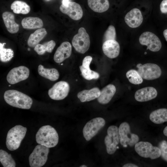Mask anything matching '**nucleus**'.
Instances as JSON below:
<instances>
[{
	"instance_id": "f257e3e1",
	"label": "nucleus",
	"mask_w": 167,
	"mask_h": 167,
	"mask_svg": "<svg viewBox=\"0 0 167 167\" xmlns=\"http://www.w3.org/2000/svg\"><path fill=\"white\" fill-rule=\"evenodd\" d=\"M6 102L13 107L24 109H29L32 104V100L29 96L15 90L6 91L4 94Z\"/></svg>"
},
{
	"instance_id": "f03ea898",
	"label": "nucleus",
	"mask_w": 167,
	"mask_h": 167,
	"mask_svg": "<svg viewBox=\"0 0 167 167\" xmlns=\"http://www.w3.org/2000/svg\"><path fill=\"white\" fill-rule=\"evenodd\" d=\"M36 142L48 148L54 147L58 143L59 137L55 129L50 125L41 127L36 135Z\"/></svg>"
},
{
	"instance_id": "7ed1b4c3",
	"label": "nucleus",
	"mask_w": 167,
	"mask_h": 167,
	"mask_svg": "<svg viewBox=\"0 0 167 167\" xmlns=\"http://www.w3.org/2000/svg\"><path fill=\"white\" fill-rule=\"evenodd\" d=\"M27 131L26 127L17 125L8 131L6 139V145L8 149L12 151L19 147Z\"/></svg>"
},
{
	"instance_id": "20e7f679",
	"label": "nucleus",
	"mask_w": 167,
	"mask_h": 167,
	"mask_svg": "<svg viewBox=\"0 0 167 167\" xmlns=\"http://www.w3.org/2000/svg\"><path fill=\"white\" fill-rule=\"evenodd\" d=\"M49 152V148L39 144L36 145L29 157L31 167H41L46 163Z\"/></svg>"
},
{
	"instance_id": "39448f33",
	"label": "nucleus",
	"mask_w": 167,
	"mask_h": 167,
	"mask_svg": "<svg viewBox=\"0 0 167 167\" xmlns=\"http://www.w3.org/2000/svg\"><path fill=\"white\" fill-rule=\"evenodd\" d=\"M119 142L124 147L128 145L132 147L138 142L139 137L138 135L131 132L130 127L127 122L121 123L118 128Z\"/></svg>"
},
{
	"instance_id": "423d86ee",
	"label": "nucleus",
	"mask_w": 167,
	"mask_h": 167,
	"mask_svg": "<svg viewBox=\"0 0 167 167\" xmlns=\"http://www.w3.org/2000/svg\"><path fill=\"white\" fill-rule=\"evenodd\" d=\"M135 149L139 155L144 158L155 159L161 156L159 148L153 146L148 142H138L135 145Z\"/></svg>"
},
{
	"instance_id": "0eeeda50",
	"label": "nucleus",
	"mask_w": 167,
	"mask_h": 167,
	"mask_svg": "<svg viewBox=\"0 0 167 167\" xmlns=\"http://www.w3.org/2000/svg\"><path fill=\"white\" fill-rule=\"evenodd\" d=\"M72 43L76 51L79 53L83 54L88 50L90 44V37L84 28L79 29L78 33L72 39Z\"/></svg>"
},
{
	"instance_id": "6e6552de",
	"label": "nucleus",
	"mask_w": 167,
	"mask_h": 167,
	"mask_svg": "<svg viewBox=\"0 0 167 167\" xmlns=\"http://www.w3.org/2000/svg\"><path fill=\"white\" fill-rule=\"evenodd\" d=\"M137 71L143 79L152 80L159 78L161 74L160 67L157 64L147 63L143 65L138 64L136 66Z\"/></svg>"
},
{
	"instance_id": "1a4fd4ad",
	"label": "nucleus",
	"mask_w": 167,
	"mask_h": 167,
	"mask_svg": "<svg viewBox=\"0 0 167 167\" xmlns=\"http://www.w3.org/2000/svg\"><path fill=\"white\" fill-rule=\"evenodd\" d=\"M105 123V119L101 117H96L88 122L83 130L85 139L88 141L90 140L104 126Z\"/></svg>"
},
{
	"instance_id": "9d476101",
	"label": "nucleus",
	"mask_w": 167,
	"mask_h": 167,
	"mask_svg": "<svg viewBox=\"0 0 167 167\" xmlns=\"http://www.w3.org/2000/svg\"><path fill=\"white\" fill-rule=\"evenodd\" d=\"M107 134L104 142L107 153L111 155L116 151L117 145L119 142L118 128L116 126H111L107 129Z\"/></svg>"
},
{
	"instance_id": "9b49d317",
	"label": "nucleus",
	"mask_w": 167,
	"mask_h": 167,
	"mask_svg": "<svg viewBox=\"0 0 167 167\" xmlns=\"http://www.w3.org/2000/svg\"><path fill=\"white\" fill-rule=\"evenodd\" d=\"M139 41L140 44L147 46V49L152 52H157L160 50L162 44L159 38L154 33L145 32L140 36Z\"/></svg>"
},
{
	"instance_id": "f8f14e48",
	"label": "nucleus",
	"mask_w": 167,
	"mask_h": 167,
	"mask_svg": "<svg viewBox=\"0 0 167 167\" xmlns=\"http://www.w3.org/2000/svg\"><path fill=\"white\" fill-rule=\"evenodd\" d=\"M70 91L69 84L65 81H60L54 84L48 90V94L52 99L60 100L68 95Z\"/></svg>"
},
{
	"instance_id": "ddd939ff",
	"label": "nucleus",
	"mask_w": 167,
	"mask_h": 167,
	"mask_svg": "<svg viewBox=\"0 0 167 167\" xmlns=\"http://www.w3.org/2000/svg\"><path fill=\"white\" fill-rule=\"evenodd\" d=\"M30 71L24 66H20L12 68L8 72L6 80L9 84H13L27 79L29 77Z\"/></svg>"
},
{
	"instance_id": "4468645a",
	"label": "nucleus",
	"mask_w": 167,
	"mask_h": 167,
	"mask_svg": "<svg viewBox=\"0 0 167 167\" xmlns=\"http://www.w3.org/2000/svg\"><path fill=\"white\" fill-rule=\"evenodd\" d=\"M59 9L62 13L75 20L80 19L83 15V11L81 6L75 2L69 1L66 5L62 4Z\"/></svg>"
},
{
	"instance_id": "2eb2a0df",
	"label": "nucleus",
	"mask_w": 167,
	"mask_h": 167,
	"mask_svg": "<svg viewBox=\"0 0 167 167\" xmlns=\"http://www.w3.org/2000/svg\"><path fill=\"white\" fill-rule=\"evenodd\" d=\"M143 17L140 10L135 8L128 12L125 17L126 24L131 28H135L139 27L143 21Z\"/></svg>"
},
{
	"instance_id": "dca6fc26",
	"label": "nucleus",
	"mask_w": 167,
	"mask_h": 167,
	"mask_svg": "<svg viewBox=\"0 0 167 167\" xmlns=\"http://www.w3.org/2000/svg\"><path fill=\"white\" fill-rule=\"evenodd\" d=\"M72 46L70 42H62L57 49L54 56V61L58 63L69 58L71 53Z\"/></svg>"
},
{
	"instance_id": "f3484780",
	"label": "nucleus",
	"mask_w": 167,
	"mask_h": 167,
	"mask_svg": "<svg viewBox=\"0 0 167 167\" xmlns=\"http://www.w3.org/2000/svg\"><path fill=\"white\" fill-rule=\"evenodd\" d=\"M157 95V91L154 88L148 87L137 90L135 93V98L139 102H145L154 99Z\"/></svg>"
},
{
	"instance_id": "a211bd4d",
	"label": "nucleus",
	"mask_w": 167,
	"mask_h": 167,
	"mask_svg": "<svg viewBox=\"0 0 167 167\" xmlns=\"http://www.w3.org/2000/svg\"><path fill=\"white\" fill-rule=\"evenodd\" d=\"M102 48L104 54L110 58L117 57L120 53V45L116 40H110L105 41Z\"/></svg>"
},
{
	"instance_id": "6ab92c4d",
	"label": "nucleus",
	"mask_w": 167,
	"mask_h": 167,
	"mask_svg": "<svg viewBox=\"0 0 167 167\" xmlns=\"http://www.w3.org/2000/svg\"><path fill=\"white\" fill-rule=\"evenodd\" d=\"M2 16L8 31L11 34L17 33L19 30V25L15 22L13 14L9 11H6L2 13Z\"/></svg>"
},
{
	"instance_id": "aec40b11",
	"label": "nucleus",
	"mask_w": 167,
	"mask_h": 167,
	"mask_svg": "<svg viewBox=\"0 0 167 167\" xmlns=\"http://www.w3.org/2000/svg\"><path fill=\"white\" fill-rule=\"evenodd\" d=\"M116 92L115 87L113 84H109L104 87L101 91L100 96L97 98L98 102L102 104L109 103Z\"/></svg>"
},
{
	"instance_id": "412c9836",
	"label": "nucleus",
	"mask_w": 167,
	"mask_h": 167,
	"mask_svg": "<svg viewBox=\"0 0 167 167\" xmlns=\"http://www.w3.org/2000/svg\"><path fill=\"white\" fill-rule=\"evenodd\" d=\"M101 91L97 87L93 88L90 90H84L79 92L78 98L81 102L89 101L97 98L100 96Z\"/></svg>"
},
{
	"instance_id": "4be33fe9",
	"label": "nucleus",
	"mask_w": 167,
	"mask_h": 167,
	"mask_svg": "<svg viewBox=\"0 0 167 167\" xmlns=\"http://www.w3.org/2000/svg\"><path fill=\"white\" fill-rule=\"evenodd\" d=\"M47 34V31L45 28L38 29L29 36L27 41L28 45L31 47H34Z\"/></svg>"
},
{
	"instance_id": "5701e85b",
	"label": "nucleus",
	"mask_w": 167,
	"mask_h": 167,
	"mask_svg": "<svg viewBox=\"0 0 167 167\" xmlns=\"http://www.w3.org/2000/svg\"><path fill=\"white\" fill-rule=\"evenodd\" d=\"M21 24L24 29H32L42 28L43 23L39 18L29 16L24 18L21 21Z\"/></svg>"
},
{
	"instance_id": "b1692460",
	"label": "nucleus",
	"mask_w": 167,
	"mask_h": 167,
	"mask_svg": "<svg viewBox=\"0 0 167 167\" xmlns=\"http://www.w3.org/2000/svg\"><path fill=\"white\" fill-rule=\"evenodd\" d=\"M38 72L40 76L51 81L57 80L59 76V72L56 69L45 68L41 64L38 66Z\"/></svg>"
},
{
	"instance_id": "393cba45",
	"label": "nucleus",
	"mask_w": 167,
	"mask_h": 167,
	"mask_svg": "<svg viewBox=\"0 0 167 167\" xmlns=\"http://www.w3.org/2000/svg\"><path fill=\"white\" fill-rule=\"evenodd\" d=\"M88 4L92 11L98 13L106 11L109 6L108 0H88Z\"/></svg>"
},
{
	"instance_id": "a878e982",
	"label": "nucleus",
	"mask_w": 167,
	"mask_h": 167,
	"mask_svg": "<svg viewBox=\"0 0 167 167\" xmlns=\"http://www.w3.org/2000/svg\"><path fill=\"white\" fill-rule=\"evenodd\" d=\"M149 119L152 122L156 124L167 122V109H159L153 111L150 114Z\"/></svg>"
},
{
	"instance_id": "bb28decb",
	"label": "nucleus",
	"mask_w": 167,
	"mask_h": 167,
	"mask_svg": "<svg viewBox=\"0 0 167 167\" xmlns=\"http://www.w3.org/2000/svg\"><path fill=\"white\" fill-rule=\"evenodd\" d=\"M11 9L17 14H27L30 11V7L25 2L20 0H16L11 5Z\"/></svg>"
},
{
	"instance_id": "cd10ccee",
	"label": "nucleus",
	"mask_w": 167,
	"mask_h": 167,
	"mask_svg": "<svg viewBox=\"0 0 167 167\" xmlns=\"http://www.w3.org/2000/svg\"><path fill=\"white\" fill-rule=\"evenodd\" d=\"M0 161L4 167H15L16 166L11 154L2 149L0 150Z\"/></svg>"
},
{
	"instance_id": "c85d7f7f",
	"label": "nucleus",
	"mask_w": 167,
	"mask_h": 167,
	"mask_svg": "<svg viewBox=\"0 0 167 167\" xmlns=\"http://www.w3.org/2000/svg\"><path fill=\"white\" fill-rule=\"evenodd\" d=\"M5 43H0V60L2 62H7L10 61L13 57L14 52L10 48L4 47Z\"/></svg>"
},
{
	"instance_id": "c756f323",
	"label": "nucleus",
	"mask_w": 167,
	"mask_h": 167,
	"mask_svg": "<svg viewBox=\"0 0 167 167\" xmlns=\"http://www.w3.org/2000/svg\"><path fill=\"white\" fill-rule=\"evenodd\" d=\"M81 75L85 79L91 80L92 79H96L99 77V75L97 72L91 70L90 66H79Z\"/></svg>"
},
{
	"instance_id": "7c9ffc66",
	"label": "nucleus",
	"mask_w": 167,
	"mask_h": 167,
	"mask_svg": "<svg viewBox=\"0 0 167 167\" xmlns=\"http://www.w3.org/2000/svg\"><path fill=\"white\" fill-rule=\"evenodd\" d=\"M126 76L129 81L134 84H139L143 82V79L137 71L131 69L126 73Z\"/></svg>"
},
{
	"instance_id": "2f4dec72",
	"label": "nucleus",
	"mask_w": 167,
	"mask_h": 167,
	"mask_svg": "<svg viewBox=\"0 0 167 167\" xmlns=\"http://www.w3.org/2000/svg\"><path fill=\"white\" fill-rule=\"evenodd\" d=\"M116 32L115 27L112 25H109L105 31L103 36L104 42L110 40H116Z\"/></svg>"
},
{
	"instance_id": "473e14b6",
	"label": "nucleus",
	"mask_w": 167,
	"mask_h": 167,
	"mask_svg": "<svg viewBox=\"0 0 167 167\" xmlns=\"http://www.w3.org/2000/svg\"><path fill=\"white\" fill-rule=\"evenodd\" d=\"M159 147L161 150L162 158L167 161V142L165 140L161 141L159 143Z\"/></svg>"
},
{
	"instance_id": "72a5a7b5",
	"label": "nucleus",
	"mask_w": 167,
	"mask_h": 167,
	"mask_svg": "<svg viewBox=\"0 0 167 167\" xmlns=\"http://www.w3.org/2000/svg\"><path fill=\"white\" fill-rule=\"evenodd\" d=\"M43 44L45 48L46 51L49 53L52 52L56 45L55 42L52 40L46 42Z\"/></svg>"
},
{
	"instance_id": "f704fd0d",
	"label": "nucleus",
	"mask_w": 167,
	"mask_h": 167,
	"mask_svg": "<svg viewBox=\"0 0 167 167\" xmlns=\"http://www.w3.org/2000/svg\"><path fill=\"white\" fill-rule=\"evenodd\" d=\"M34 49L39 55H43L46 52L45 48L43 44H37L34 47Z\"/></svg>"
},
{
	"instance_id": "c9c22d12",
	"label": "nucleus",
	"mask_w": 167,
	"mask_h": 167,
	"mask_svg": "<svg viewBox=\"0 0 167 167\" xmlns=\"http://www.w3.org/2000/svg\"><path fill=\"white\" fill-rule=\"evenodd\" d=\"M160 9L162 13H167V0H163L160 5Z\"/></svg>"
},
{
	"instance_id": "e433bc0d",
	"label": "nucleus",
	"mask_w": 167,
	"mask_h": 167,
	"mask_svg": "<svg viewBox=\"0 0 167 167\" xmlns=\"http://www.w3.org/2000/svg\"><path fill=\"white\" fill-rule=\"evenodd\" d=\"M123 167H138V166L132 163H127L124 165Z\"/></svg>"
},
{
	"instance_id": "4c0bfd02",
	"label": "nucleus",
	"mask_w": 167,
	"mask_h": 167,
	"mask_svg": "<svg viewBox=\"0 0 167 167\" xmlns=\"http://www.w3.org/2000/svg\"><path fill=\"white\" fill-rule=\"evenodd\" d=\"M163 34L166 41H167V29L164 31Z\"/></svg>"
},
{
	"instance_id": "58836bf2",
	"label": "nucleus",
	"mask_w": 167,
	"mask_h": 167,
	"mask_svg": "<svg viewBox=\"0 0 167 167\" xmlns=\"http://www.w3.org/2000/svg\"><path fill=\"white\" fill-rule=\"evenodd\" d=\"M163 132L165 135L167 137V126L164 129Z\"/></svg>"
},
{
	"instance_id": "ea45409f",
	"label": "nucleus",
	"mask_w": 167,
	"mask_h": 167,
	"mask_svg": "<svg viewBox=\"0 0 167 167\" xmlns=\"http://www.w3.org/2000/svg\"><path fill=\"white\" fill-rule=\"evenodd\" d=\"M69 2V0H62V4L64 5H66Z\"/></svg>"
},
{
	"instance_id": "a19ab883",
	"label": "nucleus",
	"mask_w": 167,
	"mask_h": 167,
	"mask_svg": "<svg viewBox=\"0 0 167 167\" xmlns=\"http://www.w3.org/2000/svg\"><path fill=\"white\" fill-rule=\"evenodd\" d=\"M80 167H87V166L85 165H81Z\"/></svg>"
}]
</instances>
